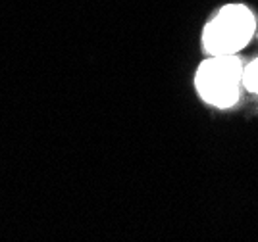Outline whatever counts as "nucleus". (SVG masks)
Returning <instances> with one entry per match:
<instances>
[{
    "mask_svg": "<svg viewBox=\"0 0 258 242\" xmlns=\"http://www.w3.org/2000/svg\"><path fill=\"white\" fill-rule=\"evenodd\" d=\"M243 85L245 89L258 95V58L245 65V71H243Z\"/></svg>",
    "mask_w": 258,
    "mask_h": 242,
    "instance_id": "7ed1b4c3",
    "label": "nucleus"
},
{
    "mask_svg": "<svg viewBox=\"0 0 258 242\" xmlns=\"http://www.w3.org/2000/svg\"><path fill=\"white\" fill-rule=\"evenodd\" d=\"M245 65L237 56H210L197 69L195 85L201 98L216 108H231L241 96Z\"/></svg>",
    "mask_w": 258,
    "mask_h": 242,
    "instance_id": "f03ea898",
    "label": "nucleus"
},
{
    "mask_svg": "<svg viewBox=\"0 0 258 242\" xmlns=\"http://www.w3.org/2000/svg\"><path fill=\"white\" fill-rule=\"evenodd\" d=\"M256 31L254 14L245 4H226L206 23L203 44L210 56H237Z\"/></svg>",
    "mask_w": 258,
    "mask_h": 242,
    "instance_id": "f257e3e1",
    "label": "nucleus"
}]
</instances>
